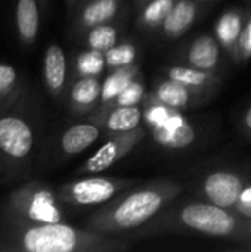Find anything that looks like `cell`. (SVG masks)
I'll list each match as a JSON object with an SVG mask.
<instances>
[{"label": "cell", "instance_id": "6da1fadb", "mask_svg": "<svg viewBox=\"0 0 251 252\" xmlns=\"http://www.w3.org/2000/svg\"><path fill=\"white\" fill-rule=\"evenodd\" d=\"M182 192L183 188L172 180H158L138 188L132 186L129 192H121L93 213L87 219L86 227L107 235L135 230L148 224Z\"/></svg>", "mask_w": 251, "mask_h": 252}, {"label": "cell", "instance_id": "7a4b0ae2", "mask_svg": "<svg viewBox=\"0 0 251 252\" xmlns=\"http://www.w3.org/2000/svg\"><path fill=\"white\" fill-rule=\"evenodd\" d=\"M155 229H178L212 238L226 239L240 248L251 250V221L235 211L217 207L212 202H188L163 214L158 223L148 226Z\"/></svg>", "mask_w": 251, "mask_h": 252}, {"label": "cell", "instance_id": "3957f363", "mask_svg": "<svg viewBox=\"0 0 251 252\" xmlns=\"http://www.w3.org/2000/svg\"><path fill=\"white\" fill-rule=\"evenodd\" d=\"M21 248L28 252H112L126 251L124 239L90 229H77L62 223L31 224L19 238Z\"/></svg>", "mask_w": 251, "mask_h": 252}, {"label": "cell", "instance_id": "277c9868", "mask_svg": "<svg viewBox=\"0 0 251 252\" xmlns=\"http://www.w3.org/2000/svg\"><path fill=\"white\" fill-rule=\"evenodd\" d=\"M58 198L47 186L31 182L12 192L10 205L21 217L34 224L62 223L65 217Z\"/></svg>", "mask_w": 251, "mask_h": 252}, {"label": "cell", "instance_id": "5b68a950", "mask_svg": "<svg viewBox=\"0 0 251 252\" xmlns=\"http://www.w3.org/2000/svg\"><path fill=\"white\" fill-rule=\"evenodd\" d=\"M135 186L133 180L117 177H86L59 188V199L80 207L101 205L114 199L126 189Z\"/></svg>", "mask_w": 251, "mask_h": 252}, {"label": "cell", "instance_id": "8992f818", "mask_svg": "<svg viewBox=\"0 0 251 252\" xmlns=\"http://www.w3.org/2000/svg\"><path fill=\"white\" fill-rule=\"evenodd\" d=\"M145 136H146V131L141 126L135 130L114 134V137H111L108 142H105L93 155H90L86 159V162L78 168V173L98 174V173H102V171L111 168L114 164H117L120 159H123L130 151H133L135 146Z\"/></svg>", "mask_w": 251, "mask_h": 252}, {"label": "cell", "instance_id": "52a82bcc", "mask_svg": "<svg viewBox=\"0 0 251 252\" xmlns=\"http://www.w3.org/2000/svg\"><path fill=\"white\" fill-rule=\"evenodd\" d=\"M246 183L232 171H213L203 180L201 192L209 202L234 211Z\"/></svg>", "mask_w": 251, "mask_h": 252}, {"label": "cell", "instance_id": "ba28073f", "mask_svg": "<svg viewBox=\"0 0 251 252\" xmlns=\"http://www.w3.org/2000/svg\"><path fill=\"white\" fill-rule=\"evenodd\" d=\"M34 145L31 127L19 117L6 115L0 118V151L15 159L25 158Z\"/></svg>", "mask_w": 251, "mask_h": 252}, {"label": "cell", "instance_id": "9c48e42d", "mask_svg": "<svg viewBox=\"0 0 251 252\" xmlns=\"http://www.w3.org/2000/svg\"><path fill=\"white\" fill-rule=\"evenodd\" d=\"M152 139L166 149H185L195 140V128L188 118L178 109L161 126L151 128Z\"/></svg>", "mask_w": 251, "mask_h": 252}, {"label": "cell", "instance_id": "30bf717a", "mask_svg": "<svg viewBox=\"0 0 251 252\" xmlns=\"http://www.w3.org/2000/svg\"><path fill=\"white\" fill-rule=\"evenodd\" d=\"M186 58L191 66L204 69V71H212L219 63L220 44L217 38L212 35H207V34L200 35L189 46Z\"/></svg>", "mask_w": 251, "mask_h": 252}, {"label": "cell", "instance_id": "8fae6325", "mask_svg": "<svg viewBox=\"0 0 251 252\" xmlns=\"http://www.w3.org/2000/svg\"><path fill=\"white\" fill-rule=\"evenodd\" d=\"M142 117V111L138 106H111V109L102 112L98 120L105 130L117 134L138 128Z\"/></svg>", "mask_w": 251, "mask_h": 252}, {"label": "cell", "instance_id": "7c38bea8", "mask_svg": "<svg viewBox=\"0 0 251 252\" xmlns=\"http://www.w3.org/2000/svg\"><path fill=\"white\" fill-rule=\"evenodd\" d=\"M44 83L52 94H59L65 84L67 59L64 50L58 44H50L44 53Z\"/></svg>", "mask_w": 251, "mask_h": 252}, {"label": "cell", "instance_id": "4fadbf2b", "mask_svg": "<svg viewBox=\"0 0 251 252\" xmlns=\"http://www.w3.org/2000/svg\"><path fill=\"white\" fill-rule=\"evenodd\" d=\"M197 18V6L191 0H179L173 4L172 10L166 16L163 32L170 38H178L185 34Z\"/></svg>", "mask_w": 251, "mask_h": 252}, {"label": "cell", "instance_id": "5bb4252c", "mask_svg": "<svg viewBox=\"0 0 251 252\" xmlns=\"http://www.w3.org/2000/svg\"><path fill=\"white\" fill-rule=\"evenodd\" d=\"M16 31L22 43H34L40 28V12L36 0H18L16 1Z\"/></svg>", "mask_w": 251, "mask_h": 252}, {"label": "cell", "instance_id": "9a60e30c", "mask_svg": "<svg viewBox=\"0 0 251 252\" xmlns=\"http://www.w3.org/2000/svg\"><path fill=\"white\" fill-rule=\"evenodd\" d=\"M99 127L83 123L70 127L61 137V148L67 155H77L99 139Z\"/></svg>", "mask_w": 251, "mask_h": 252}, {"label": "cell", "instance_id": "2e32d148", "mask_svg": "<svg viewBox=\"0 0 251 252\" xmlns=\"http://www.w3.org/2000/svg\"><path fill=\"white\" fill-rule=\"evenodd\" d=\"M243 25H244L243 13L235 9L226 10L225 13H222L215 25V35H216L219 44L223 49H226L232 56H234Z\"/></svg>", "mask_w": 251, "mask_h": 252}, {"label": "cell", "instance_id": "e0dca14e", "mask_svg": "<svg viewBox=\"0 0 251 252\" xmlns=\"http://www.w3.org/2000/svg\"><path fill=\"white\" fill-rule=\"evenodd\" d=\"M192 96L194 94L191 89L172 78H167L155 87L151 100L164 103L175 109H183L191 103Z\"/></svg>", "mask_w": 251, "mask_h": 252}, {"label": "cell", "instance_id": "ac0fdd59", "mask_svg": "<svg viewBox=\"0 0 251 252\" xmlns=\"http://www.w3.org/2000/svg\"><path fill=\"white\" fill-rule=\"evenodd\" d=\"M139 68L136 65H129L123 68H117L112 74H109L101 87V103L104 106L112 103L115 97L133 81L136 80Z\"/></svg>", "mask_w": 251, "mask_h": 252}, {"label": "cell", "instance_id": "d6986e66", "mask_svg": "<svg viewBox=\"0 0 251 252\" xmlns=\"http://www.w3.org/2000/svg\"><path fill=\"white\" fill-rule=\"evenodd\" d=\"M101 87L98 77H81L71 89V105L78 112H86L101 100Z\"/></svg>", "mask_w": 251, "mask_h": 252}, {"label": "cell", "instance_id": "ffe728a7", "mask_svg": "<svg viewBox=\"0 0 251 252\" xmlns=\"http://www.w3.org/2000/svg\"><path fill=\"white\" fill-rule=\"evenodd\" d=\"M167 78H172L186 86L191 90H201L217 83V80L215 78L213 74H210V71L198 69L194 66H182V65L170 66L167 69Z\"/></svg>", "mask_w": 251, "mask_h": 252}, {"label": "cell", "instance_id": "44dd1931", "mask_svg": "<svg viewBox=\"0 0 251 252\" xmlns=\"http://www.w3.org/2000/svg\"><path fill=\"white\" fill-rule=\"evenodd\" d=\"M118 10L117 0H93L81 12V25L93 28L105 24L115 16Z\"/></svg>", "mask_w": 251, "mask_h": 252}, {"label": "cell", "instance_id": "7402d4cb", "mask_svg": "<svg viewBox=\"0 0 251 252\" xmlns=\"http://www.w3.org/2000/svg\"><path fill=\"white\" fill-rule=\"evenodd\" d=\"M105 66V53L95 49L81 52L75 59V71L80 77H98Z\"/></svg>", "mask_w": 251, "mask_h": 252}, {"label": "cell", "instance_id": "603a6c76", "mask_svg": "<svg viewBox=\"0 0 251 252\" xmlns=\"http://www.w3.org/2000/svg\"><path fill=\"white\" fill-rule=\"evenodd\" d=\"M118 40V32L112 25H107V24H101L96 25L90 30V32L87 34V44L90 49L99 50L102 53L108 52L111 47H114L117 44Z\"/></svg>", "mask_w": 251, "mask_h": 252}, {"label": "cell", "instance_id": "cb8c5ba5", "mask_svg": "<svg viewBox=\"0 0 251 252\" xmlns=\"http://www.w3.org/2000/svg\"><path fill=\"white\" fill-rule=\"evenodd\" d=\"M136 59V47L132 43H120L105 52V62L108 68L117 69L133 65Z\"/></svg>", "mask_w": 251, "mask_h": 252}, {"label": "cell", "instance_id": "d4e9b609", "mask_svg": "<svg viewBox=\"0 0 251 252\" xmlns=\"http://www.w3.org/2000/svg\"><path fill=\"white\" fill-rule=\"evenodd\" d=\"M175 3H176L175 0H151L149 4H146V7L143 9L141 16L143 25L151 28L161 25Z\"/></svg>", "mask_w": 251, "mask_h": 252}, {"label": "cell", "instance_id": "484cf974", "mask_svg": "<svg viewBox=\"0 0 251 252\" xmlns=\"http://www.w3.org/2000/svg\"><path fill=\"white\" fill-rule=\"evenodd\" d=\"M145 97V84L139 80H133L108 106H138Z\"/></svg>", "mask_w": 251, "mask_h": 252}, {"label": "cell", "instance_id": "4316f807", "mask_svg": "<svg viewBox=\"0 0 251 252\" xmlns=\"http://www.w3.org/2000/svg\"><path fill=\"white\" fill-rule=\"evenodd\" d=\"M175 111H178V109L170 108L164 103L151 100L149 105L146 106L145 112H143V120L149 128H155L161 124H164L175 114Z\"/></svg>", "mask_w": 251, "mask_h": 252}, {"label": "cell", "instance_id": "83f0119b", "mask_svg": "<svg viewBox=\"0 0 251 252\" xmlns=\"http://www.w3.org/2000/svg\"><path fill=\"white\" fill-rule=\"evenodd\" d=\"M237 62H244L251 58V13L244 21L241 34L237 41V47L232 56Z\"/></svg>", "mask_w": 251, "mask_h": 252}, {"label": "cell", "instance_id": "f1b7e54d", "mask_svg": "<svg viewBox=\"0 0 251 252\" xmlns=\"http://www.w3.org/2000/svg\"><path fill=\"white\" fill-rule=\"evenodd\" d=\"M18 83V72L13 66L0 63V99L13 92Z\"/></svg>", "mask_w": 251, "mask_h": 252}, {"label": "cell", "instance_id": "f546056e", "mask_svg": "<svg viewBox=\"0 0 251 252\" xmlns=\"http://www.w3.org/2000/svg\"><path fill=\"white\" fill-rule=\"evenodd\" d=\"M234 211L241 217H244L246 220L251 221V183L244 186Z\"/></svg>", "mask_w": 251, "mask_h": 252}, {"label": "cell", "instance_id": "4dcf8cb0", "mask_svg": "<svg viewBox=\"0 0 251 252\" xmlns=\"http://www.w3.org/2000/svg\"><path fill=\"white\" fill-rule=\"evenodd\" d=\"M244 127L247 128L249 133H251V106L247 109V112L244 115Z\"/></svg>", "mask_w": 251, "mask_h": 252}]
</instances>
